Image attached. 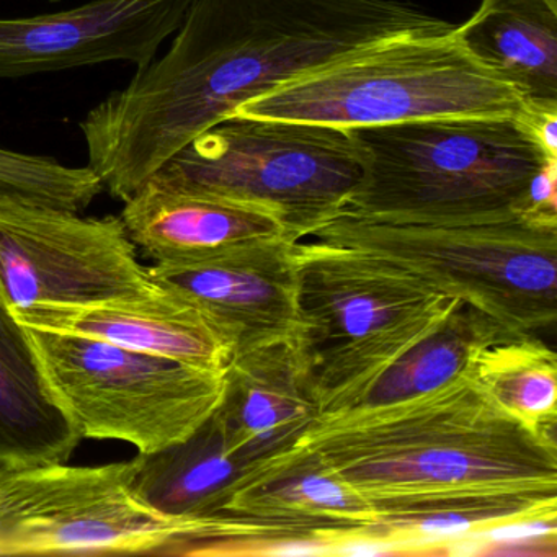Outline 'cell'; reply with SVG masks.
Instances as JSON below:
<instances>
[{"label": "cell", "mask_w": 557, "mask_h": 557, "mask_svg": "<svg viewBox=\"0 0 557 557\" xmlns=\"http://www.w3.org/2000/svg\"><path fill=\"white\" fill-rule=\"evenodd\" d=\"M557 515L510 518L474 530L488 544V556H556Z\"/></svg>", "instance_id": "obj_21"}, {"label": "cell", "mask_w": 557, "mask_h": 557, "mask_svg": "<svg viewBox=\"0 0 557 557\" xmlns=\"http://www.w3.org/2000/svg\"><path fill=\"white\" fill-rule=\"evenodd\" d=\"M296 240H252L149 267L162 288L194 302L226 338L231 358L293 344L299 325Z\"/></svg>", "instance_id": "obj_11"}, {"label": "cell", "mask_w": 557, "mask_h": 557, "mask_svg": "<svg viewBox=\"0 0 557 557\" xmlns=\"http://www.w3.org/2000/svg\"><path fill=\"white\" fill-rule=\"evenodd\" d=\"M25 329L51 393L83 438L156 451L191 435L223 400L224 371L83 335Z\"/></svg>", "instance_id": "obj_8"}, {"label": "cell", "mask_w": 557, "mask_h": 557, "mask_svg": "<svg viewBox=\"0 0 557 557\" xmlns=\"http://www.w3.org/2000/svg\"><path fill=\"white\" fill-rule=\"evenodd\" d=\"M363 174L348 129L231 115L191 139L148 182L257 205L295 240L344 211Z\"/></svg>", "instance_id": "obj_7"}, {"label": "cell", "mask_w": 557, "mask_h": 557, "mask_svg": "<svg viewBox=\"0 0 557 557\" xmlns=\"http://www.w3.org/2000/svg\"><path fill=\"white\" fill-rule=\"evenodd\" d=\"M132 471V459L0 469V556H168L191 521L171 520L143 504Z\"/></svg>", "instance_id": "obj_9"}, {"label": "cell", "mask_w": 557, "mask_h": 557, "mask_svg": "<svg viewBox=\"0 0 557 557\" xmlns=\"http://www.w3.org/2000/svg\"><path fill=\"white\" fill-rule=\"evenodd\" d=\"M453 27L400 0H194L168 53L79 123L87 168L125 203L249 100L381 41Z\"/></svg>", "instance_id": "obj_1"}, {"label": "cell", "mask_w": 557, "mask_h": 557, "mask_svg": "<svg viewBox=\"0 0 557 557\" xmlns=\"http://www.w3.org/2000/svg\"><path fill=\"white\" fill-rule=\"evenodd\" d=\"M453 28L381 41L249 100L233 115L354 129L524 113L517 90L478 63Z\"/></svg>", "instance_id": "obj_5"}, {"label": "cell", "mask_w": 557, "mask_h": 557, "mask_svg": "<svg viewBox=\"0 0 557 557\" xmlns=\"http://www.w3.org/2000/svg\"><path fill=\"white\" fill-rule=\"evenodd\" d=\"M14 315L24 327L97 338L207 370L224 371L231 360L230 345L213 322L162 286L149 295L89 305L41 302Z\"/></svg>", "instance_id": "obj_13"}, {"label": "cell", "mask_w": 557, "mask_h": 557, "mask_svg": "<svg viewBox=\"0 0 557 557\" xmlns=\"http://www.w3.org/2000/svg\"><path fill=\"white\" fill-rule=\"evenodd\" d=\"M216 416L244 468L295 448L318 422L319 409L293 344L234 355Z\"/></svg>", "instance_id": "obj_14"}, {"label": "cell", "mask_w": 557, "mask_h": 557, "mask_svg": "<svg viewBox=\"0 0 557 557\" xmlns=\"http://www.w3.org/2000/svg\"><path fill=\"white\" fill-rule=\"evenodd\" d=\"M453 35L524 106L557 109V0H482Z\"/></svg>", "instance_id": "obj_17"}, {"label": "cell", "mask_w": 557, "mask_h": 557, "mask_svg": "<svg viewBox=\"0 0 557 557\" xmlns=\"http://www.w3.org/2000/svg\"><path fill=\"white\" fill-rule=\"evenodd\" d=\"M120 218L138 253L152 265L252 240L293 239L283 221L265 208L171 190L152 182L125 201Z\"/></svg>", "instance_id": "obj_15"}, {"label": "cell", "mask_w": 557, "mask_h": 557, "mask_svg": "<svg viewBox=\"0 0 557 557\" xmlns=\"http://www.w3.org/2000/svg\"><path fill=\"white\" fill-rule=\"evenodd\" d=\"M384 524L461 511L482 527L557 515L556 433L515 419L471 374L422 396L322 417L301 442Z\"/></svg>", "instance_id": "obj_2"}, {"label": "cell", "mask_w": 557, "mask_h": 557, "mask_svg": "<svg viewBox=\"0 0 557 557\" xmlns=\"http://www.w3.org/2000/svg\"><path fill=\"white\" fill-rule=\"evenodd\" d=\"M51 2H60V0H51Z\"/></svg>", "instance_id": "obj_23"}, {"label": "cell", "mask_w": 557, "mask_h": 557, "mask_svg": "<svg viewBox=\"0 0 557 557\" xmlns=\"http://www.w3.org/2000/svg\"><path fill=\"white\" fill-rule=\"evenodd\" d=\"M194 0H92L71 11L0 18V81L158 58Z\"/></svg>", "instance_id": "obj_12"}, {"label": "cell", "mask_w": 557, "mask_h": 557, "mask_svg": "<svg viewBox=\"0 0 557 557\" xmlns=\"http://www.w3.org/2000/svg\"><path fill=\"white\" fill-rule=\"evenodd\" d=\"M348 132L360 148L363 174L341 213L367 220L456 224L534 216L531 184L557 161L523 113Z\"/></svg>", "instance_id": "obj_3"}, {"label": "cell", "mask_w": 557, "mask_h": 557, "mask_svg": "<svg viewBox=\"0 0 557 557\" xmlns=\"http://www.w3.org/2000/svg\"><path fill=\"white\" fill-rule=\"evenodd\" d=\"M469 374L505 412L541 432L556 433L557 358L534 335L485 348Z\"/></svg>", "instance_id": "obj_20"}, {"label": "cell", "mask_w": 557, "mask_h": 557, "mask_svg": "<svg viewBox=\"0 0 557 557\" xmlns=\"http://www.w3.org/2000/svg\"><path fill=\"white\" fill-rule=\"evenodd\" d=\"M400 547L396 541L376 536H348L335 541L332 556L337 557H380L397 556Z\"/></svg>", "instance_id": "obj_22"}, {"label": "cell", "mask_w": 557, "mask_h": 557, "mask_svg": "<svg viewBox=\"0 0 557 557\" xmlns=\"http://www.w3.org/2000/svg\"><path fill=\"white\" fill-rule=\"evenodd\" d=\"M132 465L136 497L175 521L213 517L246 469L231 455L216 412L187 438L138 453Z\"/></svg>", "instance_id": "obj_18"}, {"label": "cell", "mask_w": 557, "mask_h": 557, "mask_svg": "<svg viewBox=\"0 0 557 557\" xmlns=\"http://www.w3.org/2000/svg\"><path fill=\"white\" fill-rule=\"evenodd\" d=\"M308 237L389 260L518 337L556 324L557 220L430 224L338 213Z\"/></svg>", "instance_id": "obj_6"}, {"label": "cell", "mask_w": 557, "mask_h": 557, "mask_svg": "<svg viewBox=\"0 0 557 557\" xmlns=\"http://www.w3.org/2000/svg\"><path fill=\"white\" fill-rule=\"evenodd\" d=\"M293 348L319 419L432 334L459 305L416 273L361 250L296 240Z\"/></svg>", "instance_id": "obj_4"}, {"label": "cell", "mask_w": 557, "mask_h": 557, "mask_svg": "<svg viewBox=\"0 0 557 557\" xmlns=\"http://www.w3.org/2000/svg\"><path fill=\"white\" fill-rule=\"evenodd\" d=\"M159 289L122 218L0 197V301L12 312L41 302L89 305Z\"/></svg>", "instance_id": "obj_10"}, {"label": "cell", "mask_w": 557, "mask_h": 557, "mask_svg": "<svg viewBox=\"0 0 557 557\" xmlns=\"http://www.w3.org/2000/svg\"><path fill=\"white\" fill-rule=\"evenodd\" d=\"M513 337L518 335L461 302L432 334L380 371L331 416L387 406L438 389L469 373L482 350Z\"/></svg>", "instance_id": "obj_19"}, {"label": "cell", "mask_w": 557, "mask_h": 557, "mask_svg": "<svg viewBox=\"0 0 557 557\" xmlns=\"http://www.w3.org/2000/svg\"><path fill=\"white\" fill-rule=\"evenodd\" d=\"M83 440L51 393L27 329L0 301V469L67 461Z\"/></svg>", "instance_id": "obj_16"}]
</instances>
